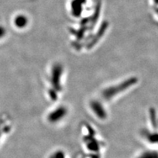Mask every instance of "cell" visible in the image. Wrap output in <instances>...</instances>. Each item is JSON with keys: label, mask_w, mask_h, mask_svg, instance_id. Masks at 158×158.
<instances>
[{"label": "cell", "mask_w": 158, "mask_h": 158, "mask_svg": "<svg viewBox=\"0 0 158 158\" xmlns=\"http://www.w3.org/2000/svg\"><path fill=\"white\" fill-rule=\"evenodd\" d=\"M90 6L88 0H69V15L73 19H80L91 11L92 8Z\"/></svg>", "instance_id": "1"}]
</instances>
